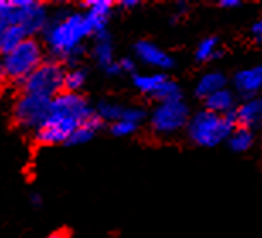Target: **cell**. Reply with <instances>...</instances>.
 Listing matches in <instances>:
<instances>
[{
    "label": "cell",
    "mask_w": 262,
    "mask_h": 238,
    "mask_svg": "<svg viewBox=\"0 0 262 238\" xmlns=\"http://www.w3.org/2000/svg\"><path fill=\"white\" fill-rule=\"evenodd\" d=\"M96 114V109L89 104L82 94L61 92L53 97L51 111L45 124L33 135L39 146L67 145L78 126Z\"/></svg>",
    "instance_id": "6da1fadb"
},
{
    "label": "cell",
    "mask_w": 262,
    "mask_h": 238,
    "mask_svg": "<svg viewBox=\"0 0 262 238\" xmlns=\"http://www.w3.org/2000/svg\"><path fill=\"white\" fill-rule=\"evenodd\" d=\"M45 45L53 60L77 67L83 53V41L94 36L85 12H60L45 31Z\"/></svg>",
    "instance_id": "7a4b0ae2"
},
{
    "label": "cell",
    "mask_w": 262,
    "mask_h": 238,
    "mask_svg": "<svg viewBox=\"0 0 262 238\" xmlns=\"http://www.w3.org/2000/svg\"><path fill=\"white\" fill-rule=\"evenodd\" d=\"M237 128L235 123V113L228 116L214 114L211 111H198L191 116V121L186 128L187 138L194 145L203 148H213L228 141L232 133Z\"/></svg>",
    "instance_id": "3957f363"
},
{
    "label": "cell",
    "mask_w": 262,
    "mask_h": 238,
    "mask_svg": "<svg viewBox=\"0 0 262 238\" xmlns=\"http://www.w3.org/2000/svg\"><path fill=\"white\" fill-rule=\"evenodd\" d=\"M48 9L34 0H2L0 2V29L20 26L29 38L45 33L50 24Z\"/></svg>",
    "instance_id": "277c9868"
},
{
    "label": "cell",
    "mask_w": 262,
    "mask_h": 238,
    "mask_svg": "<svg viewBox=\"0 0 262 238\" xmlns=\"http://www.w3.org/2000/svg\"><path fill=\"white\" fill-rule=\"evenodd\" d=\"M45 60L43 45L36 38L26 39L15 50L2 55V67H0L2 78L5 82L20 87L36 68L43 65Z\"/></svg>",
    "instance_id": "5b68a950"
},
{
    "label": "cell",
    "mask_w": 262,
    "mask_h": 238,
    "mask_svg": "<svg viewBox=\"0 0 262 238\" xmlns=\"http://www.w3.org/2000/svg\"><path fill=\"white\" fill-rule=\"evenodd\" d=\"M53 99L38 94L20 92L12 102V121L17 128L36 133L48 119Z\"/></svg>",
    "instance_id": "8992f818"
},
{
    "label": "cell",
    "mask_w": 262,
    "mask_h": 238,
    "mask_svg": "<svg viewBox=\"0 0 262 238\" xmlns=\"http://www.w3.org/2000/svg\"><path fill=\"white\" fill-rule=\"evenodd\" d=\"M65 77L67 68L63 63L50 58V60H45L41 67L36 68L19 89L20 92L26 94H38L53 99L65 91Z\"/></svg>",
    "instance_id": "52a82bcc"
},
{
    "label": "cell",
    "mask_w": 262,
    "mask_h": 238,
    "mask_svg": "<svg viewBox=\"0 0 262 238\" xmlns=\"http://www.w3.org/2000/svg\"><path fill=\"white\" fill-rule=\"evenodd\" d=\"M191 121V111L184 100L159 102L150 113V128L159 136H172L186 129Z\"/></svg>",
    "instance_id": "ba28073f"
},
{
    "label": "cell",
    "mask_w": 262,
    "mask_h": 238,
    "mask_svg": "<svg viewBox=\"0 0 262 238\" xmlns=\"http://www.w3.org/2000/svg\"><path fill=\"white\" fill-rule=\"evenodd\" d=\"M136 58L146 67H151L155 70L167 72L176 67V60L165 50H162L159 45L151 43L148 39H141L135 45Z\"/></svg>",
    "instance_id": "9c48e42d"
},
{
    "label": "cell",
    "mask_w": 262,
    "mask_h": 238,
    "mask_svg": "<svg viewBox=\"0 0 262 238\" xmlns=\"http://www.w3.org/2000/svg\"><path fill=\"white\" fill-rule=\"evenodd\" d=\"M233 89L244 99L257 97L262 91V65L244 68L235 73Z\"/></svg>",
    "instance_id": "30bf717a"
},
{
    "label": "cell",
    "mask_w": 262,
    "mask_h": 238,
    "mask_svg": "<svg viewBox=\"0 0 262 238\" xmlns=\"http://www.w3.org/2000/svg\"><path fill=\"white\" fill-rule=\"evenodd\" d=\"M235 123L240 128L255 129L262 126V97L244 99L235 109Z\"/></svg>",
    "instance_id": "8fae6325"
},
{
    "label": "cell",
    "mask_w": 262,
    "mask_h": 238,
    "mask_svg": "<svg viewBox=\"0 0 262 238\" xmlns=\"http://www.w3.org/2000/svg\"><path fill=\"white\" fill-rule=\"evenodd\" d=\"M82 7H85V14L92 26L94 36L107 31V24L114 7L111 0H87L82 4Z\"/></svg>",
    "instance_id": "7c38bea8"
},
{
    "label": "cell",
    "mask_w": 262,
    "mask_h": 238,
    "mask_svg": "<svg viewBox=\"0 0 262 238\" xmlns=\"http://www.w3.org/2000/svg\"><path fill=\"white\" fill-rule=\"evenodd\" d=\"M204 102V109L206 111H211L214 114H220V116H228L235 113L237 109V99H235V92L232 89H222L218 91L216 94L209 95Z\"/></svg>",
    "instance_id": "4fadbf2b"
},
{
    "label": "cell",
    "mask_w": 262,
    "mask_h": 238,
    "mask_svg": "<svg viewBox=\"0 0 262 238\" xmlns=\"http://www.w3.org/2000/svg\"><path fill=\"white\" fill-rule=\"evenodd\" d=\"M92 55L96 58L97 65L106 70L116 63L118 60H114V50H113V41H111V36H109L107 31L104 33H99L94 36V50H92Z\"/></svg>",
    "instance_id": "5bb4252c"
},
{
    "label": "cell",
    "mask_w": 262,
    "mask_h": 238,
    "mask_svg": "<svg viewBox=\"0 0 262 238\" xmlns=\"http://www.w3.org/2000/svg\"><path fill=\"white\" fill-rule=\"evenodd\" d=\"M222 89H227V78L222 72H208L199 78L194 87V94L198 99L206 100L209 95L216 94Z\"/></svg>",
    "instance_id": "9a60e30c"
},
{
    "label": "cell",
    "mask_w": 262,
    "mask_h": 238,
    "mask_svg": "<svg viewBox=\"0 0 262 238\" xmlns=\"http://www.w3.org/2000/svg\"><path fill=\"white\" fill-rule=\"evenodd\" d=\"M102 124H104L102 119L99 118L97 114H94L92 118H89L85 123H82L75 131H73V135L70 136V140H68L67 145H70V146L85 145V143H89L97 135V131L102 128Z\"/></svg>",
    "instance_id": "2e32d148"
},
{
    "label": "cell",
    "mask_w": 262,
    "mask_h": 238,
    "mask_svg": "<svg viewBox=\"0 0 262 238\" xmlns=\"http://www.w3.org/2000/svg\"><path fill=\"white\" fill-rule=\"evenodd\" d=\"M167 77L164 72H154V73H135L133 75V83L138 89V92L154 97L157 91L160 89V85L167 80Z\"/></svg>",
    "instance_id": "e0dca14e"
},
{
    "label": "cell",
    "mask_w": 262,
    "mask_h": 238,
    "mask_svg": "<svg viewBox=\"0 0 262 238\" xmlns=\"http://www.w3.org/2000/svg\"><path fill=\"white\" fill-rule=\"evenodd\" d=\"M29 39V34L20 28V26H7L0 29V51L2 55H7L12 50H15L20 43Z\"/></svg>",
    "instance_id": "ac0fdd59"
},
{
    "label": "cell",
    "mask_w": 262,
    "mask_h": 238,
    "mask_svg": "<svg viewBox=\"0 0 262 238\" xmlns=\"http://www.w3.org/2000/svg\"><path fill=\"white\" fill-rule=\"evenodd\" d=\"M227 143H228L230 150H233V152H237V153H245V152H249L250 148L254 146L255 135H254L252 129L240 128V126H237Z\"/></svg>",
    "instance_id": "d6986e66"
},
{
    "label": "cell",
    "mask_w": 262,
    "mask_h": 238,
    "mask_svg": "<svg viewBox=\"0 0 262 238\" xmlns=\"http://www.w3.org/2000/svg\"><path fill=\"white\" fill-rule=\"evenodd\" d=\"M194 56H196L198 61H209V60H214V58L222 56V48H220L218 38H214V36L203 38L198 43Z\"/></svg>",
    "instance_id": "ffe728a7"
},
{
    "label": "cell",
    "mask_w": 262,
    "mask_h": 238,
    "mask_svg": "<svg viewBox=\"0 0 262 238\" xmlns=\"http://www.w3.org/2000/svg\"><path fill=\"white\" fill-rule=\"evenodd\" d=\"M124 109L126 105H121L118 102H113V100H102L96 105V114L102 119V123H116V121H121L124 116Z\"/></svg>",
    "instance_id": "44dd1931"
},
{
    "label": "cell",
    "mask_w": 262,
    "mask_h": 238,
    "mask_svg": "<svg viewBox=\"0 0 262 238\" xmlns=\"http://www.w3.org/2000/svg\"><path fill=\"white\" fill-rule=\"evenodd\" d=\"M87 82V70L82 67H70L67 68V77H65V92L80 94Z\"/></svg>",
    "instance_id": "7402d4cb"
},
{
    "label": "cell",
    "mask_w": 262,
    "mask_h": 238,
    "mask_svg": "<svg viewBox=\"0 0 262 238\" xmlns=\"http://www.w3.org/2000/svg\"><path fill=\"white\" fill-rule=\"evenodd\" d=\"M151 99H155L157 104H159V102H174V100H182V91H181L179 83L170 80V78H167V80L162 83L160 89L157 91V94Z\"/></svg>",
    "instance_id": "603a6c76"
},
{
    "label": "cell",
    "mask_w": 262,
    "mask_h": 238,
    "mask_svg": "<svg viewBox=\"0 0 262 238\" xmlns=\"http://www.w3.org/2000/svg\"><path fill=\"white\" fill-rule=\"evenodd\" d=\"M138 126L136 123H131V121L126 119H121V121H116V123L111 124V133L118 138H126V136L135 135L138 131Z\"/></svg>",
    "instance_id": "cb8c5ba5"
},
{
    "label": "cell",
    "mask_w": 262,
    "mask_h": 238,
    "mask_svg": "<svg viewBox=\"0 0 262 238\" xmlns=\"http://www.w3.org/2000/svg\"><path fill=\"white\" fill-rule=\"evenodd\" d=\"M119 67H121L123 73H135L136 72V63L135 60H131V58H121L119 60Z\"/></svg>",
    "instance_id": "d4e9b609"
},
{
    "label": "cell",
    "mask_w": 262,
    "mask_h": 238,
    "mask_svg": "<svg viewBox=\"0 0 262 238\" xmlns=\"http://www.w3.org/2000/svg\"><path fill=\"white\" fill-rule=\"evenodd\" d=\"M250 36H252L254 41L262 43V19H259L257 23L252 24V28H250Z\"/></svg>",
    "instance_id": "484cf974"
},
{
    "label": "cell",
    "mask_w": 262,
    "mask_h": 238,
    "mask_svg": "<svg viewBox=\"0 0 262 238\" xmlns=\"http://www.w3.org/2000/svg\"><path fill=\"white\" fill-rule=\"evenodd\" d=\"M240 0H222L220 2V7H223V9H237L240 7Z\"/></svg>",
    "instance_id": "4316f807"
},
{
    "label": "cell",
    "mask_w": 262,
    "mask_h": 238,
    "mask_svg": "<svg viewBox=\"0 0 262 238\" xmlns=\"http://www.w3.org/2000/svg\"><path fill=\"white\" fill-rule=\"evenodd\" d=\"M29 201H31V204H33L34 208H39V206L43 204V199H41V196H39V194H36V192L31 194Z\"/></svg>",
    "instance_id": "83f0119b"
},
{
    "label": "cell",
    "mask_w": 262,
    "mask_h": 238,
    "mask_svg": "<svg viewBox=\"0 0 262 238\" xmlns=\"http://www.w3.org/2000/svg\"><path fill=\"white\" fill-rule=\"evenodd\" d=\"M119 5H121L123 9H133V7H138L140 2H138V0H123Z\"/></svg>",
    "instance_id": "f1b7e54d"
},
{
    "label": "cell",
    "mask_w": 262,
    "mask_h": 238,
    "mask_svg": "<svg viewBox=\"0 0 262 238\" xmlns=\"http://www.w3.org/2000/svg\"><path fill=\"white\" fill-rule=\"evenodd\" d=\"M48 238H70V235H68V231L60 230V231H55V233H51Z\"/></svg>",
    "instance_id": "f546056e"
}]
</instances>
